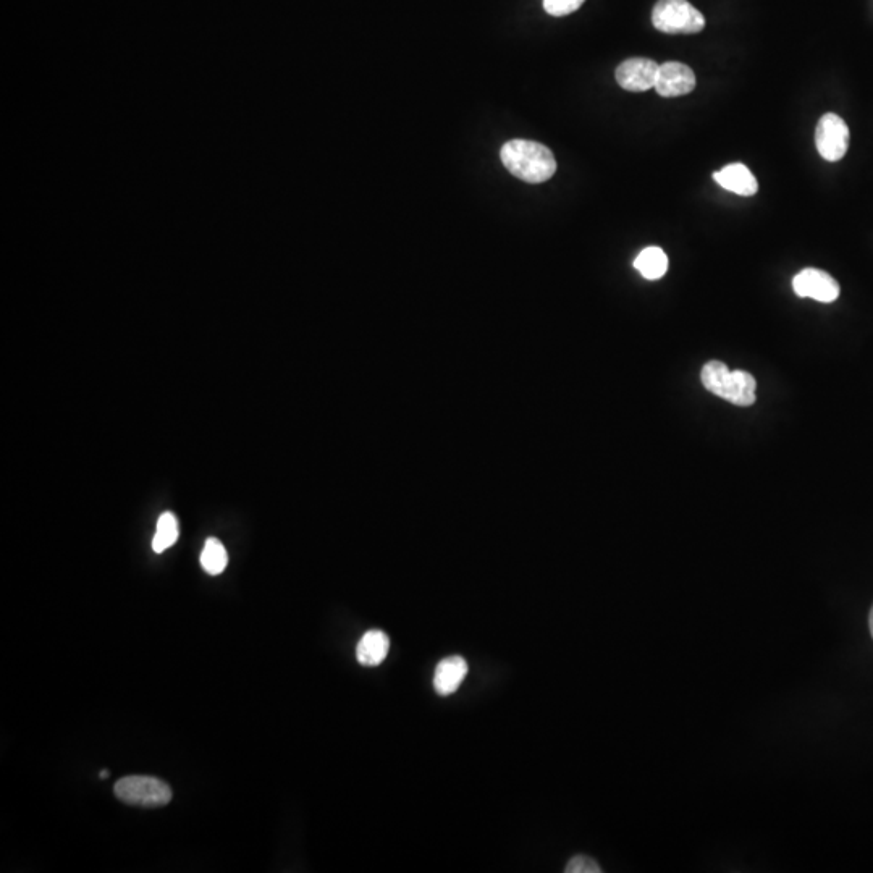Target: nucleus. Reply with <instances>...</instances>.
<instances>
[{
	"label": "nucleus",
	"mask_w": 873,
	"mask_h": 873,
	"mask_svg": "<svg viewBox=\"0 0 873 873\" xmlns=\"http://www.w3.org/2000/svg\"><path fill=\"white\" fill-rule=\"evenodd\" d=\"M505 169L526 183H544L557 172V161L553 152L536 141H508L500 152Z\"/></svg>",
	"instance_id": "obj_1"
},
{
	"label": "nucleus",
	"mask_w": 873,
	"mask_h": 873,
	"mask_svg": "<svg viewBox=\"0 0 873 873\" xmlns=\"http://www.w3.org/2000/svg\"><path fill=\"white\" fill-rule=\"evenodd\" d=\"M701 380L710 393L733 405L751 406L755 403L757 382L749 372L730 371L722 361H709L702 367Z\"/></svg>",
	"instance_id": "obj_2"
},
{
	"label": "nucleus",
	"mask_w": 873,
	"mask_h": 873,
	"mask_svg": "<svg viewBox=\"0 0 873 873\" xmlns=\"http://www.w3.org/2000/svg\"><path fill=\"white\" fill-rule=\"evenodd\" d=\"M115 796L127 806L164 807L172 801V789L165 781L154 776H125L115 783Z\"/></svg>",
	"instance_id": "obj_3"
},
{
	"label": "nucleus",
	"mask_w": 873,
	"mask_h": 873,
	"mask_svg": "<svg viewBox=\"0 0 873 873\" xmlns=\"http://www.w3.org/2000/svg\"><path fill=\"white\" fill-rule=\"evenodd\" d=\"M652 23L665 34H696L705 28L704 15L688 0H658Z\"/></svg>",
	"instance_id": "obj_4"
},
{
	"label": "nucleus",
	"mask_w": 873,
	"mask_h": 873,
	"mask_svg": "<svg viewBox=\"0 0 873 873\" xmlns=\"http://www.w3.org/2000/svg\"><path fill=\"white\" fill-rule=\"evenodd\" d=\"M815 144L825 161L838 162L846 156L849 148V128L840 115H823L815 130Z\"/></svg>",
	"instance_id": "obj_5"
},
{
	"label": "nucleus",
	"mask_w": 873,
	"mask_h": 873,
	"mask_svg": "<svg viewBox=\"0 0 873 873\" xmlns=\"http://www.w3.org/2000/svg\"><path fill=\"white\" fill-rule=\"evenodd\" d=\"M796 295L820 303H833L840 296V283L820 269H804L793 280Z\"/></svg>",
	"instance_id": "obj_6"
},
{
	"label": "nucleus",
	"mask_w": 873,
	"mask_h": 873,
	"mask_svg": "<svg viewBox=\"0 0 873 873\" xmlns=\"http://www.w3.org/2000/svg\"><path fill=\"white\" fill-rule=\"evenodd\" d=\"M658 68L660 65L652 59L634 57L628 59L616 68L615 78L618 85L631 93H642L655 88L657 83Z\"/></svg>",
	"instance_id": "obj_7"
},
{
	"label": "nucleus",
	"mask_w": 873,
	"mask_h": 873,
	"mask_svg": "<svg viewBox=\"0 0 873 873\" xmlns=\"http://www.w3.org/2000/svg\"><path fill=\"white\" fill-rule=\"evenodd\" d=\"M696 85V75L688 65L681 62H665L658 68L655 91L662 97L686 96L694 91Z\"/></svg>",
	"instance_id": "obj_8"
},
{
	"label": "nucleus",
	"mask_w": 873,
	"mask_h": 873,
	"mask_svg": "<svg viewBox=\"0 0 873 873\" xmlns=\"http://www.w3.org/2000/svg\"><path fill=\"white\" fill-rule=\"evenodd\" d=\"M468 662L463 657H447L437 665L434 673V689L439 696H452L458 691L468 675Z\"/></svg>",
	"instance_id": "obj_9"
},
{
	"label": "nucleus",
	"mask_w": 873,
	"mask_h": 873,
	"mask_svg": "<svg viewBox=\"0 0 873 873\" xmlns=\"http://www.w3.org/2000/svg\"><path fill=\"white\" fill-rule=\"evenodd\" d=\"M713 180L726 191L739 194V196H754L759 191V183L755 180L751 170L739 162L726 165L720 172L713 173Z\"/></svg>",
	"instance_id": "obj_10"
},
{
	"label": "nucleus",
	"mask_w": 873,
	"mask_h": 873,
	"mask_svg": "<svg viewBox=\"0 0 873 873\" xmlns=\"http://www.w3.org/2000/svg\"><path fill=\"white\" fill-rule=\"evenodd\" d=\"M390 650V639L384 631L372 629L367 631L356 646V658L364 667H379L387 658Z\"/></svg>",
	"instance_id": "obj_11"
},
{
	"label": "nucleus",
	"mask_w": 873,
	"mask_h": 873,
	"mask_svg": "<svg viewBox=\"0 0 873 873\" xmlns=\"http://www.w3.org/2000/svg\"><path fill=\"white\" fill-rule=\"evenodd\" d=\"M634 267L641 272L644 279H662L668 270L667 254H665L662 248H657V246L642 249L636 261H634Z\"/></svg>",
	"instance_id": "obj_12"
},
{
	"label": "nucleus",
	"mask_w": 873,
	"mask_h": 873,
	"mask_svg": "<svg viewBox=\"0 0 873 873\" xmlns=\"http://www.w3.org/2000/svg\"><path fill=\"white\" fill-rule=\"evenodd\" d=\"M227 565L228 555L224 544L216 537L207 539L203 553H201V566H203L204 571L212 576H217V574L224 573Z\"/></svg>",
	"instance_id": "obj_13"
},
{
	"label": "nucleus",
	"mask_w": 873,
	"mask_h": 873,
	"mask_svg": "<svg viewBox=\"0 0 873 873\" xmlns=\"http://www.w3.org/2000/svg\"><path fill=\"white\" fill-rule=\"evenodd\" d=\"M178 519L173 513H164L157 521V531L154 540H152V549L156 553L165 552L170 549L178 540Z\"/></svg>",
	"instance_id": "obj_14"
},
{
	"label": "nucleus",
	"mask_w": 873,
	"mask_h": 873,
	"mask_svg": "<svg viewBox=\"0 0 873 873\" xmlns=\"http://www.w3.org/2000/svg\"><path fill=\"white\" fill-rule=\"evenodd\" d=\"M586 0H544L545 12L552 17H565L581 9Z\"/></svg>",
	"instance_id": "obj_15"
},
{
	"label": "nucleus",
	"mask_w": 873,
	"mask_h": 873,
	"mask_svg": "<svg viewBox=\"0 0 873 873\" xmlns=\"http://www.w3.org/2000/svg\"><path fill=\"white\" fill-rule=\"evenodd\" d=\"M566 873H600L602 869H600V865L592 859V857L584 856V854H578V856H574L568 865H566L565 869Z\"/></svg>",
	"instance_id": "obj_16"
},
{
	"label": "nucleus",
	"mask_w": 873,
	"mask_h": 873,
	"mask_svg": "<svg viewBox=\"0 0 873 873\" xmlns=\"http://www.w3.org/2000/svg\"><path fill=\"white\" fill-rule=\"evenodd\" d=\"M869 625H870V633H872V637H873V607H872V610H870Z\"/></svg>",
	"instance_id": "obj_17"
},
{
	"label": "nucleus",
	"mask_w": 873,
	"mask_h": 873,
	"mask_svg": "<svg viewBox=\"0 0 873 873\" xmlns=\"http://www.w3.org/2000/svg\"><path fill=\"white\" fill-rule=\"evenodd\" d=\"M107 775H109V773H107L106 770H104V772L101 773L102 780H104V778H107Z\"/></svg>",
	"instance_id": "obj_18"
}]
</instances>
